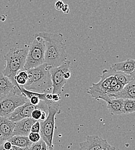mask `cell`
<instances>
[{
  "label": "cell",
  "instance_id": "7a4b0ae2",
  "mask_svg": "<svg viewBox=\"0 0 135 150\" xmlns=\"http://www.w3.org/2000/svg\"><path fill=\"white\" fill-rule=\"evenodd\" d=\"M28 51V47L24 48L14 47L11 49L4 56L6 64L2 72L3 75L10 79L15 86L19 88L20 87L16 84L15 77L20 71L24 69Z\"/></svg>",
  "mask_w": 135,
  "mask_h": 150
},
{
  "label": "cell",
  "instance_id": "4fadbf2b",
  "mask_svg": "<svg viewBox=\"0 0 135 150\" xmlns=\"http://www.w3.org/2000/svg\"><path fill=\"white\" fill-rule=\"evenodd\" d=\"M36 121L32 118H25L15 122L13 136L16 135L28 136L31 132L32 125Z\"/></svg>",
  "mask_w": 135,
  "mask_h": 150
},
{
  "label": "cell",
  "instance_id": "ba28073f",
  "mask_svg": "<svg viewBox=\"0 0 135 150\" xmlns=\"http://www.w3.org/2000/svg\"><path fill=\"white\" fill-rule=\"evenodd\" d=\"M71 61L66 60L61 65L50 69L51 80L52 82V94L60 95L64 91L67 80L64 78V73L69 70Z\"/></svg>",
  "mask_w": 135,
  "mask_h": 150
},
{
  "label": "cell",
  "instance_id": "d6986e66",
  "mask_svg": "<svg viewBox=\"0 0 135 150\" xmlns=\"http://www.w3.org/2000/svg\"><path fill=\"white\" fill-rule=\"evenodd\" d=\"M123 114H129L135 112V100L126 99L123 102Z\"/></svg>",
  "mask_w": 135,
  "mask_h": 150
},
{
  "label": "cell",
  "instance_id": "ac0fdd59",
  "mask_svg": "<svg viewBox=\"0 0 135 150\" xmlns=\"http://www.w3.org/2000/svg\"><path fill=\"white\" fill-rule=\"evenodd\" d=\"M29 79L28 69H23L17 74L15 77V80L19 87H24Z\"/></svg>",
  "mask_w": 135,
  "mask_h": 150
},
{
  "label": "cell",
  "instance_id": "83f0119b",
  "mask_svg": "<svg viewBox=\"0 0 135 150\" xmlns=\"http://www.w3.org/2000/svg\"><path fill=\"white\" fill-rule=\"evenodd\" d=\"M61 11L64 13H65V14H67L69 12V5L68 4H65L64 5L63 7L62 8V9H61Z\"/></svg>",
  "mask_w": 135,
  "mask_h": 150
},
{
  "label": "cell",
  "instance_id": "7c38bea8",
  "mask_svg": "<svg viewBox=\"0 0 135 150\" xmlns=\"http://www.w3.org/2000/svg\"><path fill=\"white\" fill-rule=\"evenodd\" d=\"M15 122L6 117H0V136L4 142L8 140L13 136Z\"/></svg>",
  "mask_w": 135,
  "mask_h": 150
},
{
  "label": "cell",
  "instance_id": "44dd1931",
  "mask_svg": "<svg viewBox=\"0 0 135 150\" xmlns=\"http://www.w3.org/2000/svg\"><path fill=\"white\" fill-rule=\"evenodd\" d=\"M28 137L33 143H37L42 139L40 134L38 133L30 132L28 136Z\"/></svg>",
  "mask_w": 135,
  "mask_h": 150
},
{
  "label": "cell",
  "instance_id": "5bb4252c",
  "mask_svg": "<svg viewBox=\"0 0 135 150\" xmlns=\"http://www.w3.org/2000/svg\"><path fill=\"white\" fill-rule=\"evenodd\" d=\"M110 69L115 72H120L131 75L135 69V59L129 58L124 61L117 62L113 64Z\"/></svg>",
  "mask_w": 135,
  "mask_h": 150
},
{
  "label": "cell",
  "instance_id": "8992f818",
  "mask_svg": "<svg viewBox=\"0 0 135 150\" xmlns=\"http://www.w3.org/2000/svg\"><path fill=\"white\" fill-rule=\"evenodd\" d=\"M115 72L110 69L102 71V75L100 76V80L97 83H93L87 91L92 98L99 100L102 99L106 102L112 98L107 95V92L110 87V84L115 78Z\"/></svg>",
  "mask_w": 135,
  "mask_h": 150
},
{
  "label": "cell",
  "instance_id": "4316f807",
  "mask_svg": "<svg viewBox=\"0 0 135 150\" xmlns=\"http://www.w3.org/2000/svg\"><path fill=\"white\" fill-rule=\"evenodd\" d=\"M64 5V2L62 1L58 0L55 3V5H54L55 9L56 10H57V11H61L62 8L63 7Z\"/></svg>",
  "mask_w": 135,
  "mask_h": 150
},
{
  "label": "cell",
  "instance_id": "e575fe53",
  "mask_svg": "<svg viewBox=\"0 0 135 150\" xmlns=\"http://www.w3.org/2000/svg\"><path fill=\"white\" fill-rule=\"evenodd\" d=\"M4 142V140H2V139L1 138V136H0V147L2 146V144H3Z\"/></svg>",
  "mask_w": 135,
  "mask_h": 150
},
{
  "label": "cell",
  "instance_id": "30bf717a",
  "mask_svg": "<svg viewBox=\"0 0 135 150\" xmlns=\"http://www.w3.org/2000/svg\"><path fill=\"white\" fill-rule=\"evenodd\" d=\"M37 108L28 100L25 104L17 108L8 117L11 121L16 122L25 118H31V113Z\"/></svg>",
  "mask_w": 135,
  "mask_h": 150
},
{
  "label": "cell",
  "instance_id": "2e32d148",
  "mask_svg": "<svg viewBox=\"0 0 135 150\" xmlns=\"http://www.w3.org/2000/svg\"><path fill=\"white\" fill-rule=\"evenodd\" d=\"M123 102L121 98H112L106 102L107 108L111 114L118 115L123 114Z\"/></svg>",
  "mask_w": 135,
  "mask_h": 150
},
{
  "label": "cell",
  "instance_id": "d6a6232c",
  "mask_svg": "<svg viewBox=\"0 0 135 150\" xmlns=\"http://www.w3.org/2000/svg\"><path fill=\"white\" fill-rule=\"evenodd\" d=\"M53 98V94L52 93H47L46 95V98L47 100H52Z\"/></svg>",
  "mask_w": 135,
  "mask_h": 150
},
{
  "label": "cell",
  "instance_id": "603a6c76",
  "mask_svg": "<svg viewBox=\"0 0 135 150\" xmlns=\"http://www.w3.org/2000/svg\"><path fill=\"white\" fill-rule=\"evenodd\" d=\"M40 131V121H37L31 127V132H34V133H39Z\"/></svg>",
  "mask_w": 135,
  "mask_h": 150
},
{
  "label": "cell",
  "instance_id": "cb8c5ba5",
  "mask_svg": "<svg viewBox=\"0 0 135 150\" xmlns=\"http://www.w3.org/2000/svg\"><path fill=\"white\" fill-rule=\"evenodd\" d=\"M43 140L41 139L37 143H33L31 147L29 148V150H40L42 147V143Z\"/></svg>",
  "mask_w": 135,
  "mask_h": 150
},
{
  "label": "cell",
  "instance_id": "1f68e13d",
  "mask_svg": "<svg viewBox=\"0 0 135 150\" xmlns=\"http://www.w3.org/2000/svg\"><path fill=\"white\" fill-rule=\"evenodd\" d=\"M40 150H50L49 147H47V146L46 145V144L43 141L42 143V147Z\"/></svg>",
  "mask_w": 135,
  "mask_h": 150
},
{
  "label": "cell",
  "instance_id": "ffe728a7",
  "mask_svg": "<svg viewBox=\"0 0 135 150\" xmlns=\"http://www.w3.org/2000/svg\"><path fill=\"white\" fill-rule=\"evenodd\" d=\"M115 76L119 81V83H121L124 86L128 84L133 79L131 75H127L120 72H115Z\"/></svg>",
  "mask_w": 135,
  "mask_h": 150
},
{
  "label": "cell",
  "instance_id": "484cf974",
  "mask_svg": "<svg viewBox=\"0 0 135 150\" xmlns=\"http://www.w3.org/2000/svg\"><path fill=\"white\" fill-rule=\"evenodd\" d=\"M12 144L11 143H10L8 141H5L3 143V144H2V146H1L4 150H9L11 149V147H12Z\"/></svg>",
  "mask_w": 135,
  "mask_h": 150
},
{
  "label": "cell",
  "instance_id": "e0dca14e",
  "mask_svg": "<svg viewBox=\"0 0 135 150\" xmlns=\"http://www.w3.org/2000/svg\"><path fill=\"white\" fill-rule=\"evenodd\" d=\"M13 146H15L20 148H30L33 143L29 140L28 136L16 135L12 136L8 140Z\"/></svg>",
  "mask_w": 135,
  "mask_h": 150
},
{
  "label": "cell",
  "instance_id": "9c48e42d",
  "mask_svg": "<svg viewBox=\"0 0 135 150\" xmlns=\"http://www.w3.org/2000/svg\"><path fill=\"white\" fill-rule=\"evenodd\" d=\"M109 146L106 140L98 135H90L87 136L86 141L80 143L79 150H103Z\"/></svg>",
  "mask_w": 135,
  "mask_h": 150
},
{
  "label": "cell",
  "instance_id": "d590c367",
  "mask_svg": "<svg viewBox=\"0 0 135 150\" xmlns=\"http://www.w3.org/2000/svg\"><path fill=\"white\" fill-rule=\"evenodd\" d=\"M131 77H132L133 79L135 78V69L134 71V72L131 74Z\"/></svg>",
  "mask_w": 135,
  "mask_h": 150
},
{
  "label": "cell",
  "instance_id": "277c9868",
  "mask_svg": "<svg viewBox=\"0 0 135 150\" xmlns=\"http://www.w3.org/2000/svg\"><path fill=\"white\" fill-rule=\"evenodd\" d=\"M48 115L46 119L43 121H40V134L42 140L46 144L49 150H53L54 146L53 144L54 130L56 128L55 124L56 115L61 112L60 105L57 102H54L52 100H49L48 102Z\"/></svg>",
  "mask_w": 135,
  "mask_h": 150
},
{
  "label": "cell",
  "instance_id": "8fae6325",
  "mask_svg": "<svg viewBox=\"0 0 135 150\" xmlns=\"http://www.w3.org/2000/svg\"><path fill=\"white\" fill-rule=\"evenodd\" d=\"M12 93L22 94L19 88L15 86L8 77L0 72V97Z\"/></svg>",
  "mask_w": 135,
  "mask_h": 150
},
{
  "label": "cell",
  "instance_id": "3957f363",
  "mask_svg": "<svg viewBox=\"0 0 135 150\" xmlns=\"http://www.w3.org/2000/svg\"><path fill=\"white\" fill-rule=\"evenodd\" d=\"M52 67L43 64L37 68L30 69L32 79L30 84L24 88L29 91L39 93H50L53 87L50 69Z\"/></svg>",
  "mask_w": 135,
  "mask_h": 150
},
{
  "label": "cell",
  "instance_id": "f1b7e54d",
  "mask_svg": "<svg viewBox=\"0 0 135 150\" xmlns=\"http://www.w3.org/2000/svg\"><path fill=\"white\" fill-rule=\"evenodd\" d=\"M0 150H4L1 147H0ZM9 150H29V148H20L15 146H12L11 149Z\"/></svg>",
  "mask_w": 135,
  "mask_h": 150
},
{
  "label": "cell",
  "instance_id": "836d02e7",
  "mask_svg": "<svg viewBox=\"0 0 135 150\" xmlns=\"http://www.w3.org/2000/svg\"><path fill=\"white\" fill-rule=\"evenodd\" d=\"M103 150H116V147H114V146H109L106 149Z\"/></svg>",
  "mask_w": 135,
  "mask_h": 150
},
{
  "label": "cell",
  "instance_id": "4dcf8cb0",
  "mask_svg": "<svg viewBox=\"0 0 135 150\" xmlns=\"http://www.w3.org/2000/svg\"><path fill=\"white\" fill-rule=\"evenodd\" d=\"M64 78H65L66 80H68V79H70L71 77V73L70 71L69 70V71L65 72L64 73Z\"/></svg>",
  "mask_w": 135,
  "mask_h": 150
},
{
  "label": "cell",
  "instance_id": "f546056e",
  "mask_svg": "<svg viewBox=\"0 0 135 150\" xmlns=\"http://www.w3.org/2000/svg\"><path fill=\"white\" fill-rule=\"evenodd\" d=\"M61 98L59 95L58 94H53V98H52V101L54 102H58L60 100Z\"/></svg>",
  "mask_w": 135,
  "mask_h": 150
},
{
  "label": "cell",
  "instance_id": "7402d4cb",
  "mask_svg": "<svg viewBox=\"0 0 135 150\" xmlns=\"http://www.w3.org/2000/svg\"><path fill=\"white\" fill-rule=\"evenodd\" d=\"M44 110H42L39 108V105H37V108L33 110V112L31 113V118L36 121H39L42 114V112Z\"/></svg>",
  "mask_w": 135,
  "mask_h": 150
},
{
  "label": "cell",
  "instance_id": "6da1fadb",
  "mask_svg": "<svg viewBox=\"0 0 135 150\" xmlns=\"http://www.w3.org/2000/svg\"><path fill=\"white\" fill-rule=\"evenodd\" d=\"M42 38L45 44V64L56 68L61 65L67 58L66 46L61 34L42 32L37 34Z\"/></svg>",
  "mask_w": 135,
  "mask_h": 150
},
{
  "label": "cell",
  "instance_id": "52a82bcc",
  "mask_svg": "<svg viewBox=\"0 0 135 150\" xmlns=\"http://www.w3.org/2000/svg\"><path fill=\"white\" fill-rule=\"evenodd\" d=\"M28 100L23 94L12 93L0 97V117H9L17 108Z\"/></svg>",
  "mask_w": 135,
  "mask_h": 150
},
{
  "label": "cell",
  "instance_id": "5b68a950",
  "mask_svg": "<svg viewBox=\"0 0 135 150\" xmlns=\"http://www.w3.org/2000/svg\"><path fill=\"white\" fill-rule=\"evenodd\" d=\"M34 39L28 47V51L26 57L25 69L37 68L45 64V44L43 39L37 35H34Z\"/></svg>",
  "mask_w": 135,
  "mask_h": 150
},
{
  "label": "cell",
  "instance_id": "9a60e30c",
  "mask_svg": "<svg viewBox=\"0 0 135 150\" xmlns=\"http://www.w3.org/2000/svg\"><path fill=\"white\" fill-rule=\"evenodd\" d=\"M112 98L129 99L135 100V78L125 85L119 93L112 96Z\"/></svg>",
  "mask_w": 135,
  "mask_h": 150
},
{
  "label": "cell",
  "instance_id": "d4e9b609",
  "mask_svg": "<svg viewBox=\"0 0 135 150\" xmlns=\"http://www.w3.org/2000/svg\"><path fill=\"white\" fill-rule=\"evenodd\" d=\"M41 100H40V99L37 96H33L31 97L30 99H29V101L33 105H35V106H37L38 105L39 103H40Z\"/></svg>",
  "mask_w": 135,
  "mask_h": 150
}]
</instances>
